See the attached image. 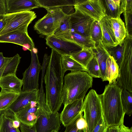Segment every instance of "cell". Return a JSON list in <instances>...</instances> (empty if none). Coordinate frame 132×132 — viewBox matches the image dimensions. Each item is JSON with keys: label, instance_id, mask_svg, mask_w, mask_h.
Instances as JSON below:
<instances>
[{"label": "cell", "instance_id": "1", "mask_svg": "<svg viewBox=\"0 0 132 132\" xmlns=\"http://www.w3.org/2000/svg\"><path fill=\"white\" fill-rule=\"evenodd\" d=\"M61 57L52 50L44 78L46 103L52 113L58 112L62 104V94L65 72L61 67Z\"/></svg>", "mask_w": 132, "mask_h": 132}, {"label": "cell", "instance_id": "2", "mask_svg": "<svg viewBox=\"0 0 132 132\" xmlns=\"http://www.w3.org/2000/svg\"><path fill=\"white\" fill-rule=\"evenodd\" d=\"M116 80L109 82L106 86L103 93L98 95L103 116L108 127L123 124L125 114L121 100L122 89L117 84Z\"/></svg>", "mask_w": 132, "mask_h": 132}, {"label": "cell", "instance_id": "3", "mask_svg": "<svg viewBox=\"0 0 132 132\" xmlns=\"http://www.w3.org/2000/svg\"><path fill=\"white\" fill-rule=\"evenodd\" d=\"M62 92V104L65 106L74 101L84 99L92 86L93 79L86 72L71 71L66 75Z\"/></svg>", "mask_w": 132, "mask_h": 132}, {"label": "cell", "instance_id": "4", "mask_svg": "<svg viewBox=\"0 0 132 132\" xmlns=\"http://www.w3.org/2000/svg\"><path fill=\"white\" fill-rule=\"evenodd\" d=\"M81 111L87 123V132H92L104 118L100 100L94 90H90L86 96Z\"/></svg>", "mask_w": 132, "mask_h": 132}, {"label": "cell", "instance_id": "5", "mask_svg": "<svg viewBox=\"0 0 132 132\" xmlns=\"http://www.w3.org/2000/svg\"><path fill=\"white\" fill-rule=\"evenodd\" d=\"M132 36L127 34L123 42L122 58L116 81L122 89L132 93Z\"/></svg>", "mask_w": 132, "mask_h": 132}, {"label": "cell", "instance_id": "6", "mask_svg": "<svg viewBox=\"0 0 132 132\" xmlns=\"http://www.w3.org/2000/svg\"><path fill=\"white\" fill-rule=\"evenodd\" d=\"M46 9L47 14L36 22L34 28L47 37L53 34L67 14L61 7Z\"/></svg>", "mask_w": 132, "mask_h": 132}, {"label": "cell", "instance_id": "7", "mask_svg": "<svg viewBox=\"0 0 132 132\" xmlns=\"http://www.w3.org/2000/svg\"><path fill=\"white\" fill-rule=\"evenodd\" d=\"M4 15L6 23L0 35L15 30L28 33L29 25L36 17L35 13L31 11L7 13Z\"/></svg>", "mask_w": 132, "mask_h": 132}, {"label": "cell", "instance_id": "8", "mask_svg": "<svg viewBox=\"0 0 132 132\" xmlns=\"http://www.w3.org/2000/svg\"><path fill=\"white\" fill-rule=\"evenodd\" d=\"M31 60L30 65L23 73L22 91H29L38 89L39 76L42 69L40 63L37 50L34 48L30 51Z\"/></svg>", "mask_w": 132, "mask_h": 132}, {"label": "cell", "instance_id": "9", "mask_svg": "<svg viewBox=\"0 0 132 132\" xmlns=\"http://www.w3.org/2000/svg\"><path fill=\"white\" fill-rule=\"evenodd\" d=\"M74 7L99 22L106 15L101 0H76Z\"/></svg>", "mask_w": 132, "mask_h": 132}, {"label": "cell", "instance_id": "10", "mask_svg": "<svg viewBox=\"0 0 132 132\" xmlns=\"http://www.w3.org/2000/svg\"><path fill=\"white\" fill-rule=\"evenodd\" d=\"M74 8L75 11L70 14L71 31L90 38V28L95 20L89 16L82 14L77 9Z\"/></svg>", "mask_w": 132, "mask_h": 132}, {"label": "cell", "instance_id": "11", "mask_svg": "<svg viewBox=\"0 0 132 132\" xmlns=\"http://www.w3.org/2000/svg\"><path fill=\"white\" fill-rule=\"evenodd\" d=\"M34 125L36 132H57L60 129V114L58 112L51 114H39Z\"/></svg>", "mask_w": 132, "mask_h": 132}, {"label": "cell", "instance_id": "12", "mask_svg": "<svg viewBox=\"0 0 132 132\" xmlns=\"http://www.w3.org/2000/svg\"><path fill=\"white\" fill-rule=\"evenodd\" d=\"M46 40L47 45L61 55L70 56L82 49L76 44L60 39L54 35L46 37Z\"/></svg>", "mask_w": 132, "mask_h": 132}, {"label": "cell", "instance_id": "13", "mask_svg": "<svg viewBox=\"0 0 132 132\" xmlns=\"http://www.w3.org/2000/svg\"><path fill=\"white\" fill-rule=\"evenodd\" d=\"M0 43L17 44L27 48L30 51L35 47L33 41L28 33L18 30L12 31L0 35Z\"/></svg>", "mask_w": 132, "mask_h": 132}, {"label": "cell", "instance_id": "14", "mask_svg": "<svg viewBox=\"0 0 132 132\" xmlns=\"http://www.w3.org/2000/svg\"><path fill=\"white\" fill-rule=\"evenodd\" d=\"M61 39L74 43L82 48H95V42L89 37H86L71 30L53 34Z\"/></svg>", "mask_w": 132, "mask_h": 132}, {"label": "cell", "instance_id": "15", "mask_svg": "<svg viewBox=\"0 0 132 132\" xmlns=\"http://www.w3.org/2000/svg\"><path fill=\"white\" fill-rule=\"evenodd\" d=\"M83 99L75 100L65 106L60 114L61 122L64 127L69 124L81 112Z\"/></svg>", "mask_w": 132, "mask_h": 132}, {"label": "cell", "instance_id": "16", "mask_svg": "<svg viewBox=\"0 0 132 132\" xmlns=\"http://www.w3.org/2000/svg\"><path fill=\"white\" fill-rule=\"evenodd\" d=\"M39 89L29 91H21L19 96L8 109L15 113L31 101L37 102Z\"/></svg>", "mask_w": 132, "mask_h": 132}, {"label": "cell", "instance_id": "17", "mask_svg": "<svg viewBox=\"0 0 132 132\" xmlns=\"http://www.w3.org/2000/svg\"><path fill=\"white\" fill-rule=\"evenodd\" d=\"M7 14L31 11L40 7L37 0H6Z\"/></svg>", "mask_w": 132, "mask_h": 132}, {"label": "cell", "instance_id": "18", "mask_svg": "<svg viewBox=\"0 0 132 132\" xmlns=\"http://www.w3.org/2000/svg\"><path fill=\"white\" fill-rule=\"evenodd\" d=\"M102 33V42L106 47L116 46L118 43L115 37L112 28L110 18L106 15L100 21Z\"/></svg>", "mask_w": 132, "mask_h": 132}, {"label": "cell", "instance_id": "19", "mask_svg": "<svg viewBox=\"0 0 132 132\" xmlns=\"http://www.w3.org/2000/svg\"><path fill=\"white\" fill-rule=\"evenodd\" d=\"M97 60L100 70V78L103 81H107L105 72L106 62L108 58L110 55L106 47L102 41L96 46L95 48L93 49Z\"/></svg>", "mask_w": 132, "mask_h": 132}, {"label": "cell", "instance_id": "20", "mask_svg": "<svg viewBox=\"0 0 132 132\" xmlns=\"http://www.w3.org/2000/svg\"><path fill=\"white\" fill-rule=\"evenodd\" d=\"M23 85L22 79L16 74L2 77L0 79V87L4 90L19 94L22 91Z\"/></svg>", "mask_w": 132, "mask_h": 132}, {"label": "cell", "instance_id": "21", "mask_svg": "<svg viewBox=\"0 0 132 132\" xmlns=\"http://www.w3.org/2000/svg\"><path fill=\"white\" fill-rule=\"evenodd\" d=\"M106 15L110 18L120 17L125 10V0H101Z\"/></svg>", "mask_w": 132, "mask_h": 132}, {"label": "cell", "instance_id": "22", "mask_svg": "<svg viewBox=\"0 0 132 132\" xmlns=\"http://www.w3.org/2000/svg\"><path fill=\"white\" fill-rule=\"evenodd\" d=\"M1 114L0 132H21L19 128H15L13 127V121L18 119L14 113L7 109L1 111Z\"/></svg>", "mask_w": 132, "mask_h": 132}, {"label": "cell", "instance_id": "23", "mask_svg": "<svg viewBox=\"0 0 132 132\" xmlns=\"http://www.w3.org/2000/svg\"><path fill=\"white\" fill-rule=\"evenodd\" d=\"M110 20L115 38L118 44L121 46L127 34L125 24L120 17L110 18Z\"/></svg>", "mask_w": 132, "mask_h": 132}, {"label": "cell", "instance_id": "24", "mask_svg": "<svg viewBox=\"0 0 132 132\" xmlns=\"http://www.w3.org/2000/svg\"><path fill=\"white\" fill-rule=\"evenodd\" d=\"M94 55V53L92 49L82 48L72 54L70 56L86 69L87 64Z\"/></svg>", "mask_w": 132, "mask_h": 132}, {"label": "cell", "instance_id": "25", "mask_svg": "<svg viewBox=\"0 0 132 132\" xmlns=\"http://www.w3.org/2000/svg\"><path fill=\"white\" fill-rule=\"evenodd\" d=\"M40 7L46 9L74 6L76 0H37Z\"/></svg>", "mask_w": 132, "mask_h": 132}, {"label": "cell", "instance_id": "26", "mask_svg": "<svg viewBox=\"0 0 132 132\" xmlns=\"http://www.w3.org/2000/svg\"><path fill=\"white\" fill-rule=\"evenodd\" d=\"M61 64L62 70L65 72L67 70L87 72V70L85 68L69 55H61Z\"/></svg>", "mask_w": 132, "mask_h": 132}, {"label": "cell", "instance_id": "27", "mask_svg": "<svg viewBox=\"0 0 132 132\" xmlns=\"http://www.w3.org/2000/svg\"><path fill=\"white\" fill-rule=\"evenodd\" d=\"M119 67L113 57L110 55L106 62L105 72L107 81L109 83L116 80L119 74Z\"/></svg>", "mask_w": 132, "mask_h": 132}, {"label": "cell", "instance_id": "28", "mask_svg": "<svg viewBox=\"0 0 132 132\" xmlns=\"http://www.w3.org/2000/svg\"><path fill=\"white\" fill-rule=\"evenodd\" d=\"M19 94L1 89L0 92V111L8 109Z\"/></svg>", "mask_w": 132, "mask_h": 132}, {"label": "cell", "instance_id": "29", "mask_svg": "<svg viewBox=\"0 0 132 132\" xmlns=\"http://www.w3.org/2000/svg\"><path fill=\"white\" fill-rule=\"evenodd\" d=\"M121 97L123 111L130 117L132 113V93L126 89H122Z\"/></svg>", "mask_w": 132, "mask_h": 132}, {"label": "cell", "instance_id": "30", "mask_svg": "<svg viewBox=\"0 0 132 132\" xmlns=\"http://www.w3.org/2000/svg\"><path fill=\"white\" fill-rule=\"evenodd\" d=\"M21 58V57L18 54L13 57H10L3 71L2 77L16 74Z\"/></svg>", "mask_w": 132, "mask_h": 132}, {"label": "cell", "instance_id": "31", "mask_svg": "<svg viewBox=\"0 0 132 132\" xmlns=\"http://www.w3.org/2000/svg\"><path fill=\"white\" fill-rule=\"evenodd\" d=\"M91 39L97 45L102 39V33L100 22L94 20L91 26L90 31Z\"/></svg>", "mask_w": 132, "mask_h": 132}, {"label": "cell", "instance_id": "32", "mask_svg": "<svg viewBox=\"0 0 132 132\" xmlns=\"http://www.w3.org/2000/svg\"><path fill=\"white\" fill-rule=\"evenodd\" d=\"M86 69L88 74L92 77L100 78V68L94 54V57L87 64Z\"/></svg>", "mask_w": 132, "mask_h": 132}, {"label": "cell", "instance_id": "33", "mask_svg": "<svg viewBox=\"0 0 132 132\" xmlns=\"http://www.w3.org/2000/svg\"><path fill=\"white\" fill-rule=\"evenodd\" d=\"M110 55L112 56L119 67L121 62L123 52V43L120 46H117L112 47H106Z\"/></svg>", "mask_w": 132, "mask_h": 132}, {"label": "cell", "instance_id": "34", "mask_svg": "<svg viewBox=\"0 0 132 132\" xmlns=\"http://www.w3.org/2000/svg\"><path fill=\"white\" fill-rule=\"evenodd\" d=\"M30 103L26 106L15 113V115L20 122L24 124L26 119L29 114L31 113H36L38 106L32 108Z\"/></svg>", "mask_w": 132, "mask_h": 132}, {"label": "cell", "instance_id": "35", "mask_svg": "<svg viewBox=\"0 0 132 132\" xmlns=\"http://www.w3.org/2000/svg\"><path fill=\"white\" fill-rule=\"evenodd\" d=\"M70 14L67 15L59 27L55 31L53 34L62 33L71 30Z\"/></svg>", "mask_w": 132, "mask_h": 132}, {"label": "cell", "instance_id": "36", "mask_svg": "<svg viewBox=\"0 0 132 132\" xmlns=\"http://www.w3.org/2000/svg\"><path fill=\"white\" fill-rule=\"evenodd\" d=\"M123 13L127 34L132 36V10H125Z\"/></svg>", "mask_w": 132, "mask_h": 132}, {"label": "cell", "instance_id": "37", "mask_svg": "<svg viewBox=\"0 0 132 132\" xmlns=\"http://www.w3.org/2000/svg\"><path fill=\"white\" fill-rule=\"evenodd\" d=\"M81 111L73 120L66 127V129L64 132H82V130H78L76 126L77 120L83 115Z\"/></svg>", "mask_w": 132, "mask_h": 132}, {"label": "cell", "instance_id": "38", "mask_svg": "<svg viewBox=\"0 0 132 132\" xmlns=\"http://www.w3.org/2000/svg\"><path fill=\"white\" fill-rule=\"evenodd\" d=\"M82 115L77 120L76 123V127L78 130H82L83 132H87V123Z\"/></svg>", "mask_w": 132, "mask_h": 132}, {"label": "cell", "instance_id": "39", "mask_svg": "<svg viewBox=\"0 0 132 132\" xmlns=\"http://www.w3.org/2000/svg\"><path fill=\"white\" fill-rule=\"evenodd\" d=\"M108 127L103 118L95 127L92 132H105Z\"/></svg>", "mask_w": 132, "mask_h": 132}, {"label": "cell", "instance_id": "40", "mask_svg": "<svg viewBox=\"0 0 132 132\" xmlns=\"http://www.w3.org/2000/svg\"><path fill=\"white\" fill-rule=\"evenodd\" d=\"M20 128L21 132H36L34 125L31 128L21 123Z\"/></svg>", "mask_w": 132, "mask_h": 132}, {"label": "cell", "instance_id": "41", "mask_svg": "<svg viewBox=\"0 0 132 132\" xmlns=\"http://www.w3.org/2000/svg\"><path fill=\"white\" fill-rule=\"evenodd\" d=\"M7 14L6 0H0V15Z\"/></svg>", "mask_w": 132, "mask_h": 132}, {"label": "cell", "instance_id": "42", "mask_svg": "<svg viewBox=\"0 0 132 132\" xmlns=\"http://www.w3.org/2000/svg\"><path fill=\"white\" fill-rule=\"evenodd\" d=\"M6 22L4 15H0V33L5 27Z\"/></svg>", "mask_w": 132, "mask_h": 132}, {"label": "cell", "instance_id": "43", "mask_svg": "<svg viewBox=\"0 0 132 132\" xmlns=\"http://www.w3.org/2000/svg\"><path fill=\"white\" fill-rule=\"evenodd\" d=\"M119 132H132V127L129 128L125 126L123 124L119 126Z\"/></svg>", "mask_w": 132, "mask_h": 132}, {"label": "cell", "instance_id": "44", "mask_svg": "<svg viewBox=\"0 0 132 132\" xmlns=\"http://www.w3.org/2000/svg\"><path fill=\"white\" fill-rule=\"evenodd\" d=\"M120 126L108 127L105 132H119Z\"/></svg>", "mask_w": 132, "mask_h": 132}, {"label": "cell", "instance_id": "45", "mask_svg": "<svg viewBox=\"0 0 132 132\" xmlns=\"http://www.w3.org/2000/svg\"><path fill=\"white\" fill-rule=\"evenodd\" d=\"M6 58V57L4 56L3 53L0 52V69L5 63Z\"/></svg>", "mask_w": 132, "mask_h": 132}, {"label": "cell", "instance_id": "46", "mask_svg": "<svg viewBox=\"0 0 132 132\" xmlns=\"http://www.w3.org/2000/svg\"><path fill=\"white\" fill-rule=\"evenodd\" d=\"M20 124L21 122L18 119L14 120L13 122V127L15 128H19Z\"/></svg>", "mask_w": 132, "mask_h": 132}, {"label": "cell", "instance_id": "47", "mask_svg": "<svg viewBox=\"0 0 132 132\" xmlns=\"http://www.w3.org/2000/svg\"><path fill=\"white\" fill-rule=\"evenodd\" d=\"M9 57H6V62L3 66L2 67V68L0 69V79L2 77V75L3 71L4 70V69L7 63V62L9 60Z\"/></svg>", "mask_w": 132, "mask_h": 132}, {"label": "cell", "instance_id": "48", "mask_svg": "<svg viewBox=\"0 0 132 132\" xmlns=\"http://www.w3.org/2000/svg\"><path fill=\"white\" fill-rule=\"evenodd\" d=\"M2 120V116L1 114V113H0V127L1 124Z\"/></svg>", "mask_w": 132, "mask_h": 132}, {"label": "cell", "instance_id": "49", "mask_svg": "<svg viewBox=\"0 0 132 132\" xmlns=\"http://www.w3.org/2000/svg\"><path fill=\"white\" fill-rule=\"evenodd\" d=\"M52 132H58L55 130H53Z\"/></svg>", "mask_w": 132, "mask_h": 132}, {"label": "cell", "instance_id": "50", "mask_svg": "<svg viewBox=\"0 0 132 132\" xmlns=\"http://www.w3.org/2000/svg\"><path fill=\"white\" fill-rule=\"evenodd\" d=\"M1 111H0V113H1Z\"/></svg>", "mask_w": 132, "mask_h": 132}]
</instances>
